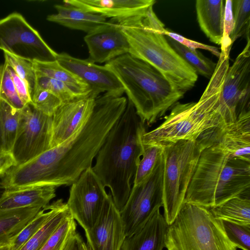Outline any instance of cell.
Segmentation results:
<instances>
[{"label":"cell","mask_w":250,"mask_h":250,"mask_svg":"<svg viewBox=\"0 0 250 250\" xmlns=\"http://www.w3.org/2000/svg\"><path fill=\"white\" fill-rule=\"evenodd\" d=\"M127 99L104 93L95 98L93 112L75 136L21 165L2 178L6 190L71 186L89 167L112 126L124 111Z\"/></svg>","instance_id":"obj_1"},{"label":"cell","mask_w":250,"mask_h":250,"mask_svg":"<svg viewBox=\"0 0 250 250\" xmlns=\"http://www.w3.org/2000/svg\"><path fill=\"white\" fill-rule=\"evenodd\" d=\"M126 107L99 150L92 168L120 211L130 194L137 167L144 150L145 124L132 103Z\"/></svg>","instance_id":"obj_2"},{"label":"cell","mask_w":250,"mask_h":250,"mask_svg":"<svg viewBox=\"0 0 250 250\" xmlns=\"http://www.w3.org/2000/svg\"><path fill=\"white\" fill-rule=\"evenodd\" d=\"M229 54L221 52L214 72L199 101L178 102L164 122L143 135L144 146H163L181 140H195L212 129H219L220 98L229 66Z\"/></svg>","instance_id":"obj_3"},{"label":"cell","mask_w":250,"mask_h":250,"mask_svg":"<svg viewBox=\"0 0 250 250\" xmlns=\"http://www.w3.org/2000/svg\"><path fill=\"white\" fill-rule=\"evenodd\" d=\"M250 195V162L232 157L214 144L201 153L184 202L210 209Z\"/></svg>","instance_id":"obj_4"},{"label":"cell","mask_w":250,"mask_h":250,"mask_svg":"<svg viewBox=\"0 0 250 250\" xmlns=\"http://www.w3.org/2000/svg\"><path fill=\"white\" fill-rule=\"evenodd\" d=\"M122 85L142 122L151 125L164 116L185 93L157 70L129 53L105 63Z\"/></svg>","instance_id":"obj_5"},{"label":"cell","mask_w":250,"mask_h":250,"mask_svg":"<svg viewBox=\"0 0 250 250\" xmlns=\"http://www.w3.org/2000/svg\"><path fill=\"white\" fill-rule=\"evenodd\" d=\"M117 22L128 42L129 54L155 68L177 90L185 93L194 87L198 74L170 45L147 12Z\"/></svg>","instance_id":"obj_6"},{"label":"cell","mask_w":250,"mask_h":250,"mask_svg":"<svg viewBox=\"0 0 250 250\" xmlns=\"http://www.w3.org/2000/svg\"><path fill=\"white\" fill-rule=\"evenodd\" d=\"M214 142L207 133L195 140H181L163 146V208L167 224L174 220L184 203L187 189L202 150Z\"/></svg>","instance_id":"obj_7"},{"label":"cell","mask_w":250,"mask_h":250,"mask_svg":"<svg viewBox=\"0 0 250 250\" xmlns=\"http://www.w3.org/2000/svg\"><path fill=\"white\" fill-rule=\"evenodd\" d=\"M167 250H237L210 209L184 202L165 236Z\"/></svg>","instance_id":"obj_8"},{"label":"cell","mask_w":250,"mask_h":250,"mask_svg":"<svg viewBox=\"0 0 250 250\" xmlns=\"http://www.w3.org/2000/svg\"><path fill=\"white\" fill-rule=\"evenodd\" d=\"M0 49L31 62L54 61L58 55L17 12L0 20Z\"/></svg>","instance_id":"obj_9"},{"label":"cell","mask_w":250,"mask_h":250,"mask_svg":"<svg viewBox=\"0 0 250 250\" xmlns=\"http://www.w3.org/2000/svg\"><path fill=\"white\" fill-rule=\"evenodd\" d=\"M250 113V40L229 66L220 98L219 130Z\"/></svg>","instance_id":"obj_10"},{"label":"cell","mask_w":250,"mask_h":250,"mask_svg":"<svg viewBox=\"0 0 250 250\" xmlns=\"http://www.w3.org/2000/svg\"><path fill=\"white\" fill-rule=\"evenodd\" d=\"M163 170V154L151 174L141 183L132 186L128 199L120 211L125 237L142 229L162 207Z\"/></svg>","instance_id":"obj_11"},{"label":"cell","mask_w":250,"mask_h":250,"mask_svg":"<svg viewBox=\"0 0 250 250\" xmlns=\"http://www.w3.org/2000/svg\"><path fill=\"white\" fill-rule=\"evenodd\" d=\"M52 116H47L30 104L21 110L17 133L12 150L17 166L34 158L50 148Z\"/></svg>","instance_id":"obj_12"},{"label":"cell","mask_w":250,"mask_h":250,"mask_svg":"<svg viewBox=\"0 0 250 250\" xmlns=\"http://www.w3.org/2000/svg\"><path fill=\"white\" fill-rule=\"evenodd\" d=\"M108 195L92 167L71 185L66 204L73 218L84 231L96 223Z\"/></svg>","instance_id":"obj_13"},{"label":"cell","mask_w":250,"mask_h":250,"mask_svg":"<svg viewBox=\"0 0 250 250\" xmlns=\"http://www.w3.org/2000/svg\"><path fill=\"white\" fill-rule=\"evenodd\" d=\"M57 60L88 85L92 97L96 98L103 92L118 96L125 93L117 77L105 65H99L88 59L77 58L65 52L58 53Z\"/></svg>","instance_id":"obj_14"},{"label":"cell","mask_w":250,"mask_h":250,"mask_svg":"<svg viewBox=\"0 0 250 250\" xmlns=\"http://www.w3.org/2000/svg\"><path fill=\"white\" fill-rule=\"evenodd\" d=\"M95 98L88 97L63 103L52 116L50 148L78 133L90 118Z\"/></svg>","instance_id":"obj_15"},{"label":"cell","mask_w":250,"mask_h":250,"mask_svg":"<svg viewBox=\"0 0 250 250\" xmlns=\"http://www.w3.org/2000/svg\"><path fill=\"white\" fill-rule=\"evenodd\" d=\"M84 232L91 250H121L125 238L124 227L110 193L96 223Z\"/></svg>","instance_id":"obj_16"},{"label":"cell","mask_w":250,"mask_h":250,"mask_svg":"<svg viewBox=\"0 0 250 250\" xmlns=\"http://www.w3.org/2000/svg\"><path fill=\"white\" fill-rule=\"evenodd\" d=\"M89 58L93 62H107L129 53V44L119 23L111 19L84 37Z\"/></svg>","instance_id":"obj_17"},{"label":"cell","mask_w":250,"mask_h":250,"mask_svg":"<svg viewBox=\"0 0 250 250\" xmlns=\"http://www.w3.org/2000/svg\"><path fill=\"white\" fill-rule=\"evenodd\" d=\"M64 4L117 21L145 15L154 0H66Z\"/></svg>","instance_id":"obj_18"},{"label":"cell","mask_w":250,"mask_h":250,"mask_svg":"<svg viewBox=\"0 0 250 250\" xmlns=\"http://www.w3.org/2000/svg\"><path fill=\"white\" fill-rule=\"evenodd\" d=\"M213 144L227 154L250 162V113L221 130L217 129Z\"/></svg>","instance_id":"obj_19"},{"label":"cell","mask_w":250,"mask_h":250,"mask_svg":"<svg viewBox=\"0 0 250 250\" xmlns=\"http://www.w3.org/2000/svg\"><path fill=\"white\" fill-rule=\"evenodd\" d=\"M160 209L142 229L125 237L121 250H163L168 225Z\"/></svg>","instance_id":"obj_20"},{"label":"cell","mask_w":250,"mask_h":250,"mask_svg":"<svg viewBox=\"0 0 250 250\" xmlns=\"http://www.w3.org/2000/svg\"><path fill=\"white\" fill-rule=\"evenodd\" d=\"M58 187L46 185L15 190H6L0 198V210L27 207H40L42 208L55 197Z\"/></svg>","instance_id":"obj_21"},{"label":"cell","mask_w":250,"mask_h":250,"mask_svg":"<svg viewBox=\"0 0 250 250\" xmlns=\"http://www.w3.org/2000/svg\"><path fill=\"white\" fill-rule=\"evenodd\" d=\"M225 1L197 0V19L201 30L211 42L221 45L224 29Z\"/></svg>","instance_id":"obj_22"},{"label":"cell","mask_w":250,"mask_h":250,"mask_svg":"<svg viewBox=\"0 0 250 250\" xmlns=\"http://www.w3.org/2000/svg\"><path fill=\"white\" fill-rule=\"evenodd\" d=\"M54 7L57 13L47 16V20L72 29L88 33L107 21V18L104 16L69 4H57Z\"/></svg>","instance_id":"obj_23"},{"label":"cell","mask_w":250,"mask_h":250,"mask_svg":"<svg viewBox=\"0 0 250 250\" xmlns=\"http://www.w3.org/2000/svg\"><path fill=\"white\" fill-rule=\"evenodd\" d=\"M42 208L27 207L0 210V245L12 243Z\"/></svg>","instance_id":"obj_24"},{"label":"cell","mask_w":250,"mask_h":250,"mask_svg":"<svg viewBox=\"0 0 250 250\" xmlns=\"http://www.w3.org/2000/svg\"><path fill=\"white\" fill-rule=\"evenodd\" d=\"M33 64L36 75L47 77L62 82L83 98L91 97V91L88 85L62 66L57 60L51 62L35 61Z\"/></svg>","instance_id":"obj_25"},{"label":"cell","mask_w":250,"mask_h":250,"mask_svg":"<svg viewBox=\"0 0 250 250\" xmlns=\"http://www.w3.org/2000/svg\"><path fill=\"white\" fill-rule=\"evenodd\" d=\"M53 202L54 209L52 214L20 250H41L61 223L71 215L66 203L64 202L62 199H58Z\"/></svg>","instance_id":"obj_26"},{"label":"cell","mask_w":250,"mask_h":250,"mask_svg":"<svg viewBox=\"0 0 250 250\" xmlns=\"http://www.w3.org/2000/svg\"><path fill=\"white\" fill-rule=\"evenodd\" d=\"M210 209L220 220L250 225V195L233 197Z\"/></svg>","instance_id":"obj_27"},{"label":"cell","mask_w":250,"mask_h":250,"mask_svg":"<svg viewBox=\"0 0 250 250\" xmlns=\"http://www.w3.org/2000/svg\"><path fill=\"white\" fill-rule=\"evenodd\" d=\"M21 110L12 107L0 99V127L2 151L12 152L16 137Z\"/></svg>","instance_id":"obj_28"},{"label":"cell","mask_w":250,"mask_h":250,"mask_svg":"<svg viewBox=\"0 0 250 250\" xmlns=\"http://www.w3.org/2000/svg\"><path fill=\"white\" fill-rule=\"evenodd\" d=\"M170 45L188 63L197 73L208 79L213 74L216 63L206 57L198 50H192L167 36Z\"/></svg>","instance_id":"obj_29"},{"label":"cell","mask_w":250,"mask_h":250,"mask_svg":"<svg viewBox=\"0 0 250 250\" xmlns=\"http://www.w3.org/2000/svg\"><path fill=\"white\" fill-rule=\"evenodd\" d=\"M234 27L230 36L232 44L239 38L250 39V0H232Z\"/></svg>","instance_id":"obj_30"},{"label":"cell","mask_w":250,"mask_h":250,"mask_svg":"<svg viewBox=\"0 0 250 250\" xmlns=\"http://www.w3.org/2000/svg\"><path fill=\"white\" fill-rule=\"evenodd\" d=\"M163 152L162 146H144V152L138 165L132 186L141 183L151 174L160 162Z\"/></svg>","instance_id":"obj_31"},{"label":"cell","mask_w":250,"mask_h":250,"mask_svg":"<svg viewBox=\"0 0 250 250\" xmlns=\"http://www.w3.org/2000/svg\"><path fill=\"white\" fill-rule=\"evenodd\" d=\"M54 209V202L42 208L37 215L27 224L16 238L12 244L11 250H20L42 227L52 214Z\"/></svg>","instance_id":"obj_32"},{"label":"cell","mask_w":250,"mask_h":250,"mask_svg":"<svg viewBox=\"0 0 250 250\" xmlns=\"http://www.w3.org/2000/svg\"><path fill=\"white\" fill-rule=\"evenodd\" d=\"M0 99L18 110L25 106L16 90L5 62L0 65Z\"/></svg>","instance_id":"obj_33"},{"label":"cell","mask_w":250,"mask_h":250,"mask_svg":"<svg viewBox=\"0 0 250 250\" xmlns=\"http://www.w3.org/2000/svg\"><path fill=\"white\" fill-rule=\"evenodd\" d=\"M36 77L35 88H38L49 91L59 97L63 103L84 98L62 82L43 76L36 75Z\"/></svg>","instance_id":"obj_34"},{"label":"cell","mask_w":250,"mask_h":250,"mask_svg":"<svg viewBox=\"0 0 250 250\" xmlns=\"http://www.w3.org/2000/svg\"><path fill=\"white\" fill-rule=\"evenodd\" d=\"M4 62L25 82L32 95L36 86L37 78L33 62L17 57L5 52H4Z\"/></svg>","instance_id":"obj_35"},{"label":"cell","mask_w":250,"mask_h":250,"mask_svg":"<svg viewBox=\"0 0 250 250\" xmlns=\"http://www.w3.org/2000/svg\"><path fill=\"white\" fill-rule=\"evenodd\" d=\"M72 215L66 218L47 240L41 250H62L67 240L76 231Z\"/></svg>","instance_id":"obj_36"},{"label":"cell","mask_w":250,"mask_h":250,"mask_svg":"<svg viewBox=\"0 0 250 250\" xmlns=\"http://www.w3.org/2000/svg\"><path fill=\"white\" fill-rule=\"evenodd\" d=\"M229 240L237 248L242 250H250V225L236 223L221 220Z\"/></svg>","instance_id":"obj_37"},{"label":"cell","mask_w":250,"mask_h":250,"mask_svg":"<svg viewBox=\"0 0 250 250\" xmlns=\"http://www.w3.org/2000/svg\"><path fill=\"white\" fill-rule=\"evenodd\" d=\"M33 106L43 114L52 116L63 103L62 101L51 92L35 88L31 95Z\"/></svg>","instance_id":"obj_38"},{"label":"cell","mask_w":250,"mask_h":250,"mask_svg":"<svg viewBox=\"0 0 250 250\" xmlns=\"http://www.w3.org/2000/svg\"><path fill=\"white\" fill-rule=\"evenodd\" d=\"M234 27L232 0L225 1L223 35L221 44V51H230L232 45L230 36Z\"/></svg>","instance_id":"obj_39"},{"label":"cell","mask_w":250,"mask_h":250,"mask_svg":"<svg viewBox=\"0 0 250 250\" xmlns=\"http://www.w3.org/2000/svg\"><path fill=\"white\" fill-rule=\"evenodd\" d=\"M163 34L191 50H196L197 49H202L209 51L218 58L220 56L221 52L219 51V49L216 47L191 40L167 29H165Z\"/></svg>","instance_id":"obj_40"},{"label":"cell","mask_w":250,"mask_h":250,"mask_svg":"<svg viewBox=\"0 0 250 250\" xmlns=\"http://www.w3.org/2000/svg\"><path fill=\"white\" fill-rule=\"evenodd\" d=\"M6 64L19 97L25 105L31 104V94L28 85L9 65Z\"/></svg>","instance_id":"obj_41"},{"label":"cell","mask_w":250,"mask_h":250,"mask_svg":"<svg viewBox=\"0 0 250 250\" xmlns=\"http://www.w3.org/2000/svg\"><path fill=\"white\" fill-rule=\"evenodd\" d=\"M17 166L11 152L0 151V178H3L13 167Z\"/></svg>","instance_id":"obj_42"},{"label":"cell","mask_w":250,"mask_h":250,"mask_svg":"<svg viewBox=\"0 0 250 250\" xmlns=\"http://www.w3.org/2000/svg\"><path fill=\"white\" fill-rule=\"evenodd\" d=\"M84 243L82 236L76 231L69 237L62 250H83Z\"/></svg>","instance_id":"obj_43"},{"label":"cell","mask_w":250,"mask_h":250,"mask_svg":"<svg viewBox=\"0 0 250 250\" xmlns=\"http://www.w3.org/2000/svg\"><path fill=\"white\" fill-rule=\"evenodd\" d=\"M6 189L2 183L1 182H0V198L2 196V195L3 194L4 192L5 191Z\"/></svg>","instance_id":"obj_44"},{"label":"cell","mask_w":250,"mask_h":250,"mask_svg":"<svg viewBox=\"0 0 250 250\" xmlns=\"http://www.w3.org/2000/svg\"><path fill=\"white\" fill-rule=\"evenodd\" d=\"M12 244L11 243L2 247L0 248V250H11Z\"/></svg>","instance_id":"obj_45"},{"label":"cell","mask_w":250,"mask_h":250,"mask_svg":"<svg viewBox=\"0 0 250 250\" xmlns=\"http://www.w3.org/2000/svg\"><path fill=\"white\" fill-rule=\"evenodd\" d=\"M2 151V137L1 133L0 127V151Z\"/></svg>","instance_id":"obj_46"},{"label":"cell","mask_w":250,"mask_h":250,"mask_svg":"<svg viewBox=\"0 0 250 250\" xmlns=\"http://www.w3.org/2000/svg\"><path fill=\"white\" fill-rule=\"evenodd\" d=\"M83 250H91L88 246L84 243L83 245Z\"/></svg>","instance_id":"obj_47"},{"label":"cell","mask_w":250,"mask_h":250,"mask_svg":"<svg viewBox=\"0 0 250 250\" xmlns=\"http://www.w3.org/2000/svg\"><path fill=\"white\" fill-rule=\"evenodd\" d=\"M4 246H5V245H0V248H1L2 247Z\"/></svg>","instance_id":"obj_48"}]
</instances>
